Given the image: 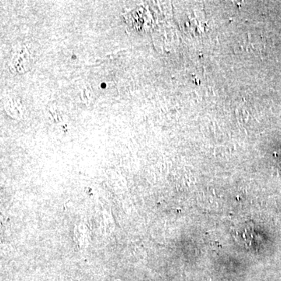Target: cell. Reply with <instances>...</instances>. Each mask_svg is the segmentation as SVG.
I'll list each match as a JSON object with an SVG mask.
<instances>
[{
  "label": "cell",
  "mask_w": 281,
  "mask_h": 281,
  "mask_svg": "<svg viewBox=\"0 0 281 281\" xmlns=\"http://www.w3.org/2000/svg\"><path fill=\"white\" fill-rule=\"evenodd\" d=\"M33 62L34 54L30 48L27 46H21L13 53L9 68L14 74H25L30 70Z\"/></svg>",
  "instance_id": "1"
},
{
  "label": "cell",
  "mask_w": 281,
  "mask_h": 281,
  "mask_svg": "<svg viewBox=\"0 0 281 281\" xmlns=\"http://www.w3.org/2000/svg\"><path fill=\"white\" fill-rule=\"evenodd\" d=\"M5 109L8 115L14 119H19L23 114L22 105L17 98H7L5 102Z\"/></svg>",
  "instance_id": "2"
},
{
  "label": "cell",
  "mask_w": 281,
  "mask_h": 281,
  "mask_svg": "<svg viewBox=\"0 0 281 281\" xmlns=\"http://www.w3.org/2000/svg\"><path fill=\"white\" fill-rule=\"evenodd\" d=\"M81 98L85 102H90L93 100L94 93L91 88L87 86L81 91Z\"/></svg>",
  "instance_id": "3"
}]
</instances>
